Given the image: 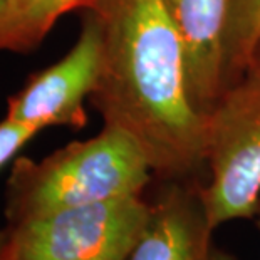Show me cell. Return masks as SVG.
I'll return each instance as SVG.
<instances>
[{
	"label": "cell",
	"mask_w": 260,
	"mask_h": 260,
	"mask_svg": "<svg viewBox=\"0 0 260 260\" xmlns=\"http://www.w3.org/2000/svg\"><path fill=\"white\" fill-rule=\"evenodd\" d=\"M91 0H9L0 12V51L30 52L71 10H82Z\"/></svg>",
	"instance_id": "obj_8"
},
{
	"label": "cell",
	"mask_w": 260,
	"mask_h": 260,
	"mask_svg": "<svg viewBox=\"0 0 260 260\" xmlns=\"http://www.w3.org/2000/svg\"><path fill=\"white\" fill-rule=\"evenodd\" d=\"M248 71H255V73H260V41L253 49V54H252V60H250V66H248L247 73Z\"/></svg>",
	"instance_id": "obj_12"
},
{
	"label": "cell",
	"mask_w": 260,
	"mask_h": 260,
	"mask_svg": "<svg viewBox=\"0 0 260 260\" xmlns=\"http://www.w3.org/2000/svg\"><path fill=\"white\" fill-rule=\"evenodd\" d=\"M103 62L89 101L104 126L136 141L153 178L195 181L207 168L205 118L193 108L180 37L163 0H91Z\"/></svg>",
	"instance_id": "obj_1"
},
{
	"label": "cell",
	"mask_w": 260,
	"mask_h": 260,
	"mask_svg": "<svg viewBox=\"0 0 260 260\" xmlns=\"http://www.w3.org/2000/svg\"><path fill=\"white\" fill-rule=\"evenodd\" d=\"M257 220V226H258V232H260V203H258V207H257V212H255V217H253Z\"/></svg>",
	"instance_id": "obj_14"
},
{
	"label": "cell",
	"mask_w": 260,
	"mask_h": 260,
	"mask_svg": "<svg viewBox=\"0 0 260 260\" xmlns=\"http://www.w3.org/2000/svg\"><path fill=\"white\" fill-rule=\"evenodd\" d=\"M260 41V0H230L225 32V89L245 76Z\"/></svg>",
	"instance_id": "obj_9"
},
{
	"label": "cell",
	"mask_w": 260,
	"mask_h": 260,
	"mask_svg": "<svg viewBox=\"0 0 260 260\" xmlns=\"http://www.w3.org/2000/svg\"><path fill=\"white\" fill-rule=\"evenodd\" d=\"M153 178L131 136L104 126L98 136L73 141L41 161L17 158L5 186L7 225L60 210L143 195Z\"/></svg>",
	"instance_id": "obj_2"
},
{
	"label": "cell",
	"mask_w": 260,
	"mask_h": 260,
	"mask_svg": "<svg viewBox=\"0 0 260 260\" xmlns=\"http://www.w3.org/2000/svg\"><path fill=\"white\" fill-rule=\"evenodd\" d=\"M148 215L135 195L7 225V260H128Z\"/></svg>",
	"instance_id": "obj_4"
},
{
	"label": "cell",
	"mask_w": 260,
	"mask_h": 260,
	"mask_svg": "<svg viewBox=\"0 0 260 260\" xmlns=\"http://www.w3.org/2000/svg\"><path fill=\"white\" fill-rule=\"evenodd\" d=\"M103 62L101 27L92 10L82 9L81 34L66 56L27 81L9 99L5 118L39 131L49 126L81 129L87 124L86 98L96 87Z\"/></svg>",
	"instance_id": "obj_5"
},
{
	"label": "cell",
	"mask_w": 260,
	"mask_h": 260,
	"mask_svg": "<svg viewBox=\"0 0 260 260\" xmlns=\"http://www.w3.org/2000/svg\"><path fill=\"white\" fill-rule=\"evenodd\" d=\"M205 156L210 181L202 191L212 229L255 217L260 203V73H245L205 116Z\"/></svg>",
	"instance_id": "obj_3"
},
{
	"label": "cell",
	"mask_w": 260,
	"mask_h": 260,
	"mask_svg": "<svg viewBox=\"0 0 260 260\" xmlns=\"http://www.w3.org/2000/svg\"><path fill=\"white\" fill-rule=\"evenodd\" d=\"M180 37L193 108L203 118L225 91V32L230 0H163Z\"/></svg>",
	"instance_id": "obj_7"
},
{
	"label": "cell",
	"mask_w": 260,
	"mask_h": 260,
	"mask_svg": "<svg viewBox=\"0 0 260 260\" xmlns=\"http://www.w3.org/2000/svg\"><path fill=\"white\" fill-rule=\"evenodd\" d=\"M212 260H237L234 255H230V253H226L223 250H218V248H213V257Z\"/></svg>",
	"instance_id": "obj_13"
},
{
	"label": "cell",
	"mask_w": 260,
	"mask_h": 260,
	"mask_svg": "<svg viewBox=\"0 0 260 260\" xmlns=\"http://www.w3.org/2000/svg\"><path fill=\"white\" fill-rule=\"evenodd\" d=\"M128 260H212V234L200 181H159Z\"/></svg>",
	"instance_id": "obj_6"
},
{
	"label": "cell",
	"mask_w": 260,
	"mask_h": 260,
	"mask_svg": "<svg viewBox=\"0 0 260 260\" xmlns=\"http://www.w3.org/2000/svg\"><path fill=\"white\" fill-rule=\"evenodd\" d=\"M39 133L37 128L19 121L4 118L0 123V168L9 163L19 149Z\"/></svg>",
	"instance_id": "obj_10"
},
{
	"label": "cell",
	"mask_w": 260,
	"mask_h": 260,
	"mask_svg": "<svg viewBox=\"0 0 260 260\" xmlns=\"http://www.w3.org/2000/svg\"><path fill=\"white\" fill-rule=\"evenodd\" d=\"M7 247H9V229L0 230V260H7Z\"/></svg>",
	"instance_id": "obj_11"
},
{
	"label": "cell",
	"mask_w": 260,
	"mask_h": 260,
	"mask_svg": "<svg viewBox=\"0 0 260 260\" xmlns=\"http://www.w3.org/2000/svg\"><path fill=\"white\" fill-rule=\"evenodd\" d=\"M7 4H9V0H0V12L5 9V5H7Z\"/></svg>",
	"instance_id": "obj_15"
}]
</instances>
